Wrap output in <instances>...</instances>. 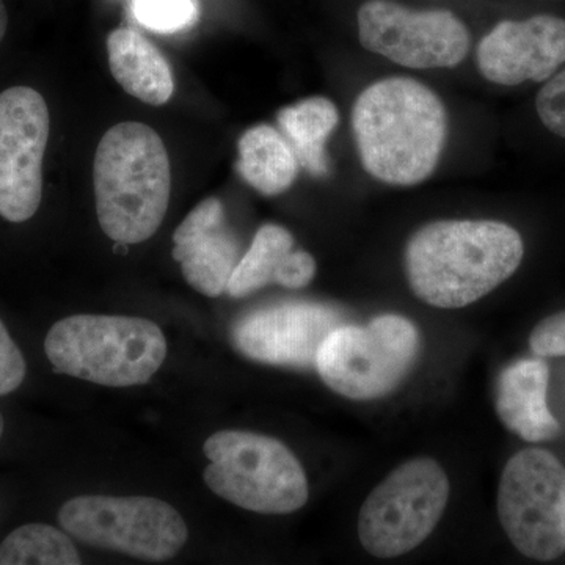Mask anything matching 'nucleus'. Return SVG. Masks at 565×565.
Instances as JSON below:
<instances>
[{"instance_id": "1", "label": "nucleus", "mask_w": 565, "mask_h": 565, "mask_svg": "<svg viewBox=\"0 0 565 565\" xmlns=\"http://www.w3.org/2000/svg\"><path fill=\"white\" fill-rule=\"evenodd\" d=\"M360 162L374 180L399 188L426 181L440 162L448 111L435 92L412 77H386L353 104Z\"/></svg>"}, {"instance_id": "5", "label": "nucleus", "mask_w": 565, "mask_h": 565, "mask_svg": "<svg viewBox=\"0 0 565 565\" xmlns=\"http://www.w3.org/2000/svg\"><path fill=\"white\" fill-rule=\"evenodd\" d=\"M210 465L203 479L223 500L266 515L299 511L310 497L299 459L277 438L245 430H221L203 445Z\"/></svg>"}, {"instance_id": "2", "label": "nucleus", "mask_w": 565, "mask_h": 565, "mask_svg": "<svg viewBox=\"0 0 565 565\" xmlns=\"http://www.w3.org/2000/svg\"><path fill=\"white\" fill-rule=\"evenodd\" d=\"M523 255L522 236L508 223L438 221L411 237L405 270L424 303L463 308L511 278Z\"/></svg>"}, {"instance_id": "24", "label": "nucleus", "mask_w": 565, "mask_h": 565, "mask_svg": "<svg viewBox=\"0 0 565 565\" xmlns=\"http://www.w3.org/2000/svg\"><path fill=\"white\" fill-rule=\"evenodd\" d=\"M530 345L537 356H565V311L539 322L531 333Z\"/></svg>"}, {"instance_id": "8", "label": "nucleus", "mask_w": 565, "mask_h": 565, "mask_svg": "<svg viewBox=\"0 0 565 565\" xmlns=\"http://www.w3.org/2000/svg\"><path fill=\"white\" fill-rule=\"evenodd\" d=\"M449 498V479L434 459L408 460L375 487L362 505L359 537L375 557L412 552L440 522Z\"/></svg>"}, {"instance_id": "13", "label": "nucleus", "mask_w": 565, "mask_h": 565, "mask_svg": "<svg viewBox=\"0 0 565 565\" xmlns=\"http://www.w3.org/2000/svg\"><path fill=\"white\" fill-rule=\"evenodd\" d=\"M479 73L504 87L548 81L565 63V21L537 14L525 21H501L476 52Z\"/></svg>"}, {"instance_id": "6", "label": "nucleus", "mask_w": 565, "mask_h": 565, "mask_svg": "<svg viewBox=\"0 0 565 565\" xmlns=\"http://www.w3.org/2000/svg\"><path fill=\"white\" fill-rule=\"evenodd\" d=\"M58 523L81 544L151 563L173 559L189 539L180 512L152 497L84 494L62 505Z\"/></svg>"}, {"instance_id": "9", "label": "nucleus", "mask_w": 565, "mask_h": 565, "mask_svg": "<svg viewBox=\"0 0 565 565\" xmlns=\"http://www.w3.org/2000/svg\"><path fill=\"white\" fill-rule=\"evenodd\" d=\"M501 526L522 555L552 561L565 552V468L527 448L505 463L498 489Z\"/></svg>"}, {"instance_id": "26", "label": "nucleus", "mask_w": 565, "mask_h": 565, "mask_svg": "<svg viewBox=\"0 0 565 565\" xmlns=\"http://www.w3.org/2000/svg\"><path fill=\"white\" fill-rule=\"evenodd\" d=\"M3 429H6V422H3V416L0 414V438H2Z\"/></svg>"}, {"instance_id": "25", "label": "nucleus", "mask_w": 565, "mask_h": 565, "mask_svg": "<svg viewBox=\"0 0 565 565\" xmlns=\"http://www.w3.org/2000/svg\"><path fill=\"white\" fill-rule=\"evenodd\" d=\"M7 28H9V13H7L6 6L0 0V41L6 36Z\"/></svg>"}, {"instance_id": "22", "label": "nucleus", "mask_w": 565, "mask_h": 565, "mask_svg": "<svg viewBox=\"0 0 565 565\" xmlns=\"http://www.w3.org/2000/svg\"><path fill=\"white\" fill-rule=\"evenodd\" d=\"M535 109L546 129L565 139V68L546 81L535 99Z\"/></svg>"}, {"instance_id": "12", "label": "nucleus", "mask_w": 565, "mask_h": 565, "mask_svg": "<svg viewBox=\"0 0 565 565\" xmlns=\"http://www.w3.org/2000/svg\"><path fill=\"white\" fill-rule=\"evenodd\" d=\"M340 311L322 303L285 302L252 311L234 323V348L274 366L315 367L319 349L343 326Z\"/></svg>"}, {"instance_id": "16", "label": "nucleus", "mask_w": 565, "mask_h": 565, "mask_svg": "<svg viewBox=\"0 0 565 565\" xmlns=\"http://www.w3.org/2000/svg\"><path fill=\"white\" fill-rule=\"evenodd\" d=\"M548 366L542 359L519 360L498 381L497 414L511 433L530 444L550 441L559 423L546 405Z\"/></svg>"}, {"instance_id": "18", "label": "nucleus", "mask_w": 565, "mask_h": 565, "mask_svg": "<svg viewBox=\"0 0 565 565\" xmlns=\"http://www.w3.org/2000/svg\"><path fill=\"white\" fill-rule=\"evenodd\" d=\"M237 150V172L263 195H280L296 182L300 163L280 129L253 126L241 137Z\"/></svg>"}, {"instance_id": "20", "label": "nucleus", "mask_w": 565, "mask_h": 565, "mask_svg": "<svg viewBox=\"0 0 565 565\" xmlns=\"http://www.w3.org/2000/svg\"><path fill=\"white\" fill-rule=\"evenodd\" d=\"M79 552L68 534L44 523H29L0 544V565H79Z\"/></svg>"}, {"instance_id": "4", "label": "nucleus", "mask_w": 565, "mask_h": 565, "mask_svg": "<svg viewBox=\"0 0 565 565\" xmlns=\"http://www.w3.org/2000/svg\"><path fill=\"white\" fill-rule=\"evenodd\" d=\"M44 352L57 373L128 388L161 370L167 340L158 323L128 316L76 315L51 327Z\"/></svg>"}, {"instance_id": "11", "label": "nucleus", "mask_w": 565, "mask_h": 565, "mask_svg": "<svg viewBox=\"0 0 565 565\" xmlns=\"http://www.w3.org/2000/svg\"><path fill=\"white\" fill-rule=\"evenodd\" d=\"M50 109L41 93L13 87L0 93V217L28 222L43 199V159Z\"/></svg>"}, {"instance_id": "23", "label": "nucleus", "mask_w": 565, "mask_h": 565, "mask_svg": "<svg viewBox=\"0 0 565 565\" xmlns=\"http://www.w3.org/2000/svg\"><path fill=\"white\" fill-rule=\"evenodd\" d=\"M28 374L24 355L0 321V396L17 392Z\"/></svg>"}, {"instance_id": "14", "label": "nucleus", "mask_w": 565, "mask_h": 565, "mask_svg": "<svg viewBox=\"0 0 565 565\" xmlns=\"http://www.w3.org/2000/svg\"><path fill=\"white\" fill-rule=\"evenodd\" d=\"M173 258L188 285L206 297L226 292L243 258L241 243L215 196L196 204L173 234Z\"/></svg>"}, {"instance_id": "17", "label": "nucleus", "mask_w": 565, "mask_h": 565, "mask_svg": "<svg viewBox=\"0 0 565 565\" xmlns=\"http://www.w3.org/2000/svg\"><path fill=\"white\" fill-rule=\"evenodd\" d=\"M107 54L122 90L151 106L170 102L174 92L172 68L151 41L132 29H117L107 39Z\"/></svg>"}, {"instance_id": "19", "label": "nucleus", "mask_w": 565, "mask_h": 565, "mask_svg": "<svg viewBox=\"0 0 565 565\" xmlns=\"http://www.w3.org/2000/svg\"><path fill=\"white\" fill-rule=\"evenodd\" d=\"M277 122L300 167L313 177H327L330 166L326 145L340 122L337 106L323 96H313L282 107L278 110Z\"/></svg>"}, {"instance_id": "15", "label": "nucleus", "mask_w": 565, "mask_h": 565, "mask_svg": "<svg viewBox=\"0 0 565 565\" xmlns=\"http://www.w3.org/2000/svg\"><path fill=\"white\" fill-rule=\"evenodd\" d=\"M316 277V262L310 253L294 250V237L275 223L262 226L253 237L232 275L226 294L241 299L267 285L302 289Z\"/></svg>"}, {"instance_id": "21", "label": "nucleus", "mask_w": 565, "mask_h": 565, "mask_svg": "<svg viewBox=\"0 0 565 565\" xmlns=\"http://www.w3.org/2000/svg\"><path fill=\"white\" fill-rule=\"evenodd\" d=\"M132 11L143 28L158 33L188 31L200 17L196 0H134Z\"/></svg>"}, {"instance_id": "3", "label": "nucleus", "mask_w": 565, "mask_h": 565, "mask_svg": "<svg viewBox=\"0 0 565 565\" xmlns=\"http://www.w3.org/2000/svg\"><path fill=\"white\" fill-rule=\"evenodd\" d=\"M96 214L109 239L145 243L169 210L172 169L159 134L143 122L126 121L104 134L93 167Z\"/></svg>"}, {"instance_id": "7", "label": "nucleus", "mask_w": 565, "mask_h": 565, "mask_svg": "<svg viewBox=\"0 0 565 565\" xmlns=\"http://www.w3.org/2000/svg\"><path fill=\"white\" fill-rule=\"evenodd\" d=\"M414 323L396 315L381 316L364 327L343 326L323 341L316 370L323 384L353 401H371L392 393L418 353Z\"/></svg>"}, {"instance_id": "10", "label": "nucleus", "mask_w": 565, "mask_h": 565, "mask_svg": "<svg viewBox=\"0 0 565 565\" xmlns=\"http://www.w3.org/2000/svg\"><path fill=\"white\" fill-rule=\"evenodd\" d=\"M356 20L364 50L405 68H452L470 52V31L449 10H412L394 0H366Z\"/></svg>"}]
</instances>
